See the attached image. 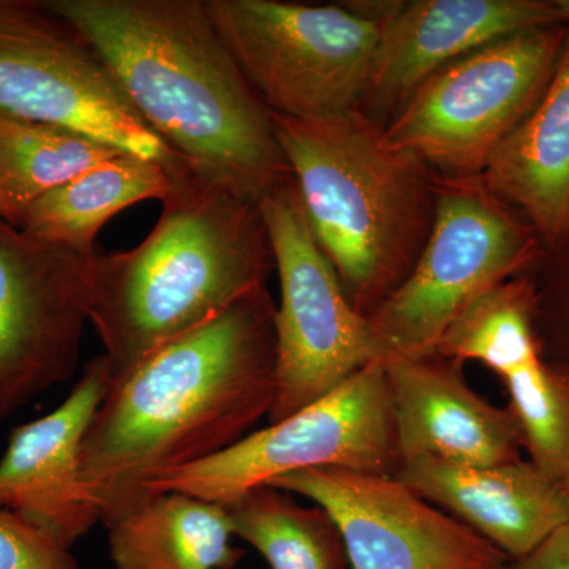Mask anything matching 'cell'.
Wrapping results in <instances>:
<instances>
[{
	"instance_id": "2",
	"label": "cell",
	"mask_w": 569,
	"mask_h": 569,
	"mask_svg": "<svg viewBox=\"0 0 569 569\" xmlns=\"http://www.w3.org/2000/svg\"><path fill=\"white\" fill-rule=\"evenodd\" d=\"M91 44L142 122L192 173L247 200L293 179L271 111L206 0H43Z\"/></svg>"
},
{
	"instance_id": "1",
	"label": "cell",
	"mask_w": 569,
	"mask_h": 569,
	"mask_svg": "<svg viewBox=\"0 0 569 569\" xmlns=\"http://www.w3.org/2000/svg\"><path fill=\"white\" fill-rule=\"evenodd\" d=\"M277 306L239 298L111 383L86 430L81 477L103 523L137 507L149 481L220 455L276 400Z\"/></svg>"
},
{
	"instance_id": "24",
	"label": "cell",
	"mask_w": 569,
	"mask_h": 569,
	"mask_svg": "<svg viewBox=\"0 0 569 569\" xmlns=\"http://www.w3.org/2000/svg\"><path fill=\"white\" fill-rule=\"evenodd\" d=\"M0 569H80L70 549L17 512L0 508Z\"/></svg>"
},
{
	"instance_id": "6",
	"label": "cell",
	"mask_w": 569,
	"mask_h": 569,
	"mask_svg": "<svg viewBox=\"0 0 569 569\" xmlns=\"http://www.w3.org/2000/svg\"><path fill=\"white\" fill-rule=\"evenodd\" d=\"M567 32L557 24L512 33L448 63L385 127L388 140L438 176H481L548 89Z\"/></svg>"
},
{
	"instance_id": "20",
	"label": "cell",
	"mask_w": 569,
	"mask_h": 569,
	"mask_svg": "<svg viewBox=\"0 0 569 569\" xmlns=\"http://www.w3.org/2000/svg\"><path fill=\"white\" fill-rule=\"evenodd\" d=\"M234 538L249 542L271 569H348L346 542L331 516L263 485L223 505Z\"/></svg>"
},
{
	"instance_id": "5",
	"label": "cell",
	"mask_w": 569,
	"mask_h": 569,
	"mask_svg": "<svg viewBox=\"0 0 569 569\" xmlns=\"http://www.w3.org/2000/svg\"><path fill=\"white\" fill-rule=\"evenodd\" d=\"M541 242L482 176L437 174L436 217L413 271L369 320L381 361L436 355L449 326L482 295L537 263Z\"/></svg>"
},
{
	"instance_id": "26",
	"label": "cell",
	"mask_w": 569,
	"mask_h": 569,
	"mask_svg": "<svg viewBox=\"0 0 569 569\" xmlns=\"http://www.w3.org/2000/svg\"><path fill=\"white\" fill-rule=\"evenodd\" d=\"M505 569H569V523L550 535L529 556L509 560Z\"/></svg>"
},
{
	"instance_id": "29",
	"label": "cell",
	"mask_w": 569,
	"mask_h": 569,
	"mask_svg": "<svg viewBox=\"0 0 569 569\" xmlns=\"http://www.w3.org/2000/svg\"><path fill=\"white\" fill-rule=\"evenodd\" d=\"M565 486H567V489H568V492H569V470H568L567 478H565Z\"/></svg>"
},
{
	"instance_id": "15",
	"label": "cell",
	"mask_w": 569,
	"mask_h": 569,
	"mask_svg": "<svg viewBox=\"0 0 569 569\" xmlns=\"http://www.w3.org/2000/svg\"><path fill=\"white\" fill-rule=\"evenodd\" d=\"M385 367L402 463L433 458L492 467L522 459L515 415L468 387L460 362L429 355L389 359Z\"/></svg>"
},
{
	"instance_id": "28",
	"label": "cell",
	"mask_w": 569,
	"mask_h": 569,
	"mask_svg": "<svg viewBox=\"0 0 569 569\" xmlns=\"http://www.w3.org/2000/svg\"><path fill=\"white\" fill-rule=\"evenodd\" d=\"M556 6L560 11L561 21L569 24V0H557Z\"/></svg>"
},
{
	"instance_id": "8",
	"label": "cell",
	"mask_w": 569,
	"mask_h": 569,
	"mask_svg": "<svg viewBox=\"0 0 569 569\" xmlns=\"http://www.w3.org/2000/svg\"><path fill=\"white\" fill-rule=\"evenodd\" d=\"M400 466L387 367L377 361L331 395L250 432L220 455L153 478L142 496L179 492L224 505L257 486L309 468L396 478Z\"/></svg>"
},
{
	"instance_id": "13",
	"label": "cell",
	"mask_w": 569,
	"mask_h": 569,
	"mask_svg": "<svg viewBox=\"0 0 569 569\" xmlns=\"http://www.w3.org/2000/svg\"><path fill=\"white\" fill-rule=\"evenodd\" d=\"M565 24L545 0H413L397 3L380 26L358 111L381 129L438 70L490 41Z\"/></svg>"
},
{
	"instance_id": "7",
	"label": "cell",
	"mask_w": 569,
	"mask_h": 569,
	"mask_svg": "<svg viewBox=\"0 0 569 569\" xmlns=\"http://www.w3.org/2000/svg\"><path fill=\"white\" fill-rule=\"evenodd\" d=\"M211 20L261 103L317 119L358 110L380 28L340 6L206 0Z\"/></svg>"
},
{
	"instance_id": "4",
	"label": "cell",
	"mask_w": 569,
	"mask_h": 569,
	"mask_svg": "<svg viewBox=\"0 0 569 569\" xmlns=\"http://www.w3.org/2000/svg\"><path fill=\"white\" fill-rule=\"evenodd\" d=\"M271 116L310 230L348 301L369 318L406 282L425 249L437 174L361 111Z\"/></svg>"
},
{
	"instance_id": "22",
	"label": "cell",
	"mask_w": 569,
	"mask_h": 569,
	"mask_svg": "<svg viewBox=\"0 0 569 569\" xmlns=\"http://www.w3.org/2000/svg\"><path fill=\"white\" fill-rule=\"evenodd\" d=\"M537 293L523 274L477 299L438 342L436 355L463 365L478 361L498 377L541 358L537 339Z\"/></svg>"
},
{
	"instance_id": "9",
	"label": "cell",
	"mask_w": 569,
	"mask_h": 569,
	"mask_svg": "<svg viewBox=\"0 0 569 569\" xmlns=\"http://www.w3.org/2000/svg\"><path fill=\"white\" fill-rule=\"evenodd\" d=\"M0 114L84 134L176 178L190 171L142 122L91 44L41 2L0 0Z\"/></svg>"
},
{
	"instance_id": "23",
	"label": "cell",
	"mask_w": 569,
	"mask_h": 569,
	"mask_svg": "<svg viewBox=\"0 0 569 569\" xmlns=\"http://www.w3.org/2000/svg\"><path fill=\"white\" fill-rule=\"evenodd\" d=\"M501 380L523 451L545 473L565 482L569 470V378L539 358Z\"/></svg>"
},
{
	"instance_id": "12",
	"label": "cell",
	"mask_w": 569,
	"mask_h": 569,
	"mask_svg": "<svg viewBox=\"0 0 569 569\" xmlns=\"http://www.w3.org/2000/svg\"><path fill=\"white\" fill-rule=\"evenodd\" d=\"M82 260L0 217V419L77 372Z\"/></svg>"
},
{
	"instance_id": "17",
	"label": "cell",
	"mask_w": 569,
	"mask_h": 569,
	"mask_svg": "<svg viewBox=\"0 0 569 569\" xmlns=\"http://www.w3.org/2000/svg\"><path fill=\"white\" fill-rule=\"evenodd\" d=\"M548 89L486 167L482 179L542 247L569 244V24Z\"/></svg>"
},
{
	"instance_id": "3",
	"label": "cell",
	"mask_w": 569,
	"mask_h": 569,
	"mask_svg": "<svg viewBox=\"0 0 569 569\" xmlns=\"http://www.w3.org/2000/svg\"><path fill=\"white\" fill-rule=\"evenodd\" d=\"M162 204L140 244L82 260V307L102 342L111 383L266 287L276 269L258 201L189 171Z\"/></svg>"
},
{
	"instance_id": "19",
	"label": "cell",
	"mask_w": 569,
	"mask_h": 569,
	"mask_svg": "<svg viewBox=\"0 0 569 569\" xmlns=\"http://www.w3.org/2000/svg\"><path fill=\"white\" fill-rule=\"evenodd\" d=\"M176 179L163 164L121 153L43 194L22 213L20 228L44 244L89 257L112 217L141 201H162Z\"/></svg>"
},
{
	"instance_id": "10",
	"label": "cell",
	"mask_w": 569,
	"mask_h": 569,
	"mask_svg": "<svg viewBox=\"0 0 569 569\" xmlns=\"http://www.w3.org/2000/svg\"><path fill=\"white\" fill-rule=\"evenodd\" d=\"M260 208L280 280L272 425L331 395L381 353L310 230L295 179L266 194Z\"/></svg>"
},
{
	"instance_id": "27",
	"label": "cell",
	"mask_w": 569,
	"mask_h": 569,
	"mask_svg": "<svg viewBox=\"0 0 569 569\" xmlns=\"http://www.w3.org/2000/svg\"><path fill=\"white\" fill-rule=\"evenodd\" d=\"M0 217L6 219L7 222L14 224V227H20V224H18L17 216H14V212L11 211L10 206L7 204V201L3 200L2 194H0Z\"/></svg>"
},
{
	"instance_id": "25",
	"label": "cell",
	"mask_w": 569,
	"mask_h": 569,
	"mask_svg": "<svg viewBox=\"0 0 569 569\" xmlns=\"http://www.w3.org/2000/svg\"><path fill=\"white\" fill-rule=\"evenodd\" d=\"M533 284L539 353L546 365L569 378V254L549 280Z\"/></svg>"
},
{
	"instance_id": "11",
	"label": "cell",
	"mask_w": 569,
	"mask_h": 569,
	"mask_svg": "<svg viewBox=\"0 0 569 569\" xmlns=\"http://www.w3.org/2000/svg\"><path fill=\"white\" fill-rule=\"evenodd\" d=\"M268 485L331 516L350 569H505L509 563L496 546L396 478L328 467Z\"/></svg>"
},
{
	"instance_id": "18",
	"label": "cell",
	"mask_w": 569,
	"mask_h": 569,
	"mask_svg": "<svg viewBox=\"0 0 569 569\" xmlns=\"http://www.w3.org/2000/svg\"><path fill=\"white\" fill-rule=\"evenodd\" d=\"M104 526L114 569H233L244 556L223 505L186 493L144 498Z\"/></svg>"
},
{
	"instance_id": "14",
	"label": "cell",
	"mask_w": 569,
	"mask_h": 569,
	"mask_svg": "<svg viewBox=\"0 0 569 569\" xmlns=\"http://www.w3.org/2000/svg\"><path fill=\"white\" fill-rule=\"evenodd\" d=\"M110 387V369L97 356L61 406L11 432L0 459V508L17 512L69 549L100 522L82 482L81 447Z\"/></svg>"
},
{
	"instance_id": "16",
	"label": "cell",
	"mask_w": 569,
	"mask_h": 569,
	"mask_svg": "<svg viewBox=\"0 0 569 569\" xmlns=\"http://www.w3.org/2000/svg\"><path fill=\"white\" fill-rule=\"evenodd\" d=\"M396 479L443 508L509 560L529 556L569 523L567 486L530 459L470 467L419 458L403 462Z\"/></svg>"
},
{
	"instance_id": "21",
	"label": "cell",
	"mask_w": 569,
	"mask_h": 569,
	"mask_svg": "<svg viewBox=\"0 0 569 569\" xmlns=\"http://www.w3.org/2000/svg\"><path fill=\"white\" fill-rule=\"evenodd\" d=\"M121 153L84 134L0 114V194L21 224L43 194Z\"/></svg>"
}]
</instances>
